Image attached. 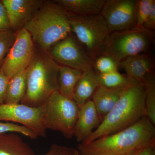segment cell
Here are the masks:
<instances>
[{"label": "cell", "instance_id": "cell-7", "mask_svg": "<svg viewBox=\"0 0 155 155\" xmlns=\"http://www.w3.org/2000/svg\"><path fill=\"white\" fill-rule=\"evenodd\" d=\"M153 31L143 27L109 34L104 53L109 54L119 62L131 56L144 54L153 41Z\"/></svg>", "mask_w": 155, "mask_h": 155}, {"label": "cell", "instance_id": "cell-32", "mask_svg": "<svg viewBox=\"0 0 155 155\" xmlns=\"http://www.w3.org/2000/svg\"><path fill=\"white\" fill-rule=\"evenodd\" d=\"M72 155H81L80 153L77 149H75V151L73 153V154Z\"/></svg>", "mask_w": 155, "mask_h": 155}, {"label": "cell", "instance_id": "cell-18", "mask_svg": "<svg viewBox=\"0 0 155 155\" xmlns=\"http://www.w3.org/2000/svg\"><path fill=\"white\" fill-rule=\"evenodd\" d=\"M0 155H35L30 146L17 133L0 134Z\"/></svg>", "mask_w": 155, "mask_h": 155}, {"label": "cell", "instance_id": "cell-3", "mask_svg": "<svg viewBox=\"0 0 155 155\" xmlns=\"http://www.w3.org/2000/svg\"><path fill=\"white\" fill-rule=\"evenodd\" d=\"M23 28L30 33L35 47L46 52L72 34L67 13L54 1H44Z\"/></svg>", "mask_w": 155, "mask_h": 155}, {"label": "cell", "instance_id": "cell-24", "mask_svg": "<svg viewBox=\"0 0 155 155\" xmlns=\"http://www.w3.org/2000/svg\"><path fill=\"white\" fill-rule=\"evenodd\" d=\"M154 7L155 0H137L136 10V27L138 28L143 26Z\"/></svg>", "mask_w": 155, "mask_h": 155}, {"label": "cell", "instance_id": "cell-16", "mask_svg": "<svg viewBox=\"0 0 155 155\" xmlns=\"http://www.w3.org/2000/svg\"><path fill=\"white\" fill-rule=\"evenodd\" d=\"M100 85L97 73L93 69L82 72L74 89L72 99L79 107L91 100Z\"/></svg>", "mask_w": 155, "mask_h": 155}, {"label": "cell", "instance_id": "cell-27", "mask_svg": "<svg viewBox=\"0 0 155 155\" xmlns=\"http://www.w3.org/2000/svg\"><path fill=\"white\" fill-rule=\"evenodd\" d=\"M75 150L73 148L54 144L51 146L48 151L44 155H72Z\"/></svg>", "mask_w": 155, "mask_h": 155}, {"label": "cell", "instance_id": "cell-2", "mask_svg": "<svg viewBox=\"0 0 155 155\" xmlns=\"http://www.w3.org/2000/svg\"><path fill=\"white\" fill-rule=\"evenodd\" d=\"M143 84L133 81L125 87L116 104L81 144L113 134L133 125L146 116Z\"/></svg>", "mask_w": 155, "mask_h": 155}, {"label": "cell", "instance_id": "cell-30", "mask_svg": "<svg viewBox=\"0 0 155 155\" xmlns=\"http://www.w3.org/2000/svg\"><path fill=\"white\" fill-rule=\"evenodd\" d=\"M143 27L149 30L153 31L155 29V7L153 8L150 14L145 22Z\"/></svg>", "mask_w": 155, "mask_h": 155}, {"label": "cell", "instance_id": "cell-17", "mask_svg": "<svg viewBox=\"0 0 155 155\" xmlns=\"http://www.w3.org/2000/svg\"><path fill=\"white\" fill-rule=\"evenodd\" d=\"M106 0H55L66 13L80 16L101 13Z\"/></svg>", "mask_w": 155, "mask_h": 155}, {"label": "cell", "instance_id": "cell-1", "mask_svg": "<svg viewBox=\"0 0 155 155\" xmlns=\"http://www.w3.org/2000/svg\"><path fill=\"white\" fill-rule=\"evenodd\" d=\"M155 144V125L145 116L116 133L79 143L77 150L81 155H124Z\"/></svg>", "mask_w": 155, "mask_h": 155}, {"label": "cell", "instance_id": "cell-12", "mask_svg": "<svg viewBox=\"0 0 155 155\" xmlns=\"http://www.w3.org/2000/svg\"><path fill=\"white\" fill-rule=\"evenodd\" d=\"M42 0H2L8 16L11 29L16 32L24 27L40 8Z\"/></svg>", "mask_w": 155, "mask_h": 155}, {"label": "cell", "instance_id": "cell-25", "mask_svg": "<svg viewBox=\"0 0 155 155\" xmlns=\"http://www.w3.org/2000/svg\"><path fill=\"white\" fill-rule=\"evenodd\" d=\"M16 32L11 30L0 31V69L16 39Z\"/></svg>", "mask_w": 155, "mask_h": 155}, {"label": "cell", "instance_id": "cell-33", "mask_svg": "<svg viewBox=\"0 0 155 155\" xmlns=\"http://www.w3.org/2000/svg\"><path fill=\"white\" fill-rule=\"evenodd\" d=\"M137 151L134 152L130 153L124 155H134V154H135V153H136L137 152Z\"/></svg>", "mask_w": 155, "mask_h": 155}, {"label": "cell", "instance_id": "cell-21", "mask_svg": "<svg viewBox=\"0 0 155 155\" xmlns=\"http://www.w3.org/2000/svg\"><path fill=\"white\" fill-rule=\"evenodd\" d=\"M145 87L146 116L155 125V78L154 72L148 75L143 82Z\"/></svg>", "mask_w": 155, "mask_h": 155}, {"label": "cell", "instance_id": "cell-19", "mask_svg": "<svg viewBox=\"0 0 155 155\" xmlns=\"http://www.w3.org/2000/svg\"><path fill=\"white\" fill-rule=\"evenodd\" d=\"M27 69L22 70L9 79L5 104H19L25 96L26 90Z\"/></svg>", "mask_w": 155, "mask_h": 155}, {"label": "cell", "instance_id": "cell-15", "mask_svg": "<svg viewBox=\"0 0 155 155\" xmlns=\"http://www.w3.org/2000/svg\"><path fill=\"white\" fill-rule=\"evenodd\" d=\"M125 87L108 88L100 85L96 90L91 100L101 122L116 104Z\"/></svg>", "mask_w": 155, "mask_h": 155}, {"label": "cell", "instance_id": "cell-9", "mask_svg": "<svg viewBox=\"0 0 155 155\" xmlns=\"http://www.w3.org/2000/svg\"><path fill=\"white\" fill-rule=\"evenodd\" d=\"M47 52L62 66L85 72L93 68V61L73 35L58 42Z\"/></svg>", "mask_w": 155, "mask_h": 155}, {"label": "cell", "instance_id": "cell-8", "mask_svg": "<svg viewBox=\"0 0 155 155\" xmlns=\"http://www.w3.org/2000/svg\"><path fill=\"white\" fill-rule=\"evenodd\" d=\"M16 35L15 41L0 69V72L9 78L27 69L35 49L31 35L25 28L17 31Z\"/></svg>", "mask_w": 155, "mask_h": 155}, {"label": "cell", "instance_id": "cell-5", "mask_svg": "<svg viewBox=\"0 0 155 155\" xmlns=\"http://www.w3.org/2000/svg\"><path fill=\"white\" fill-rule=\"evenodd\" d=\"M41 107L42 124L46 130L59 131L68 139L74 137V128L80 109L74 100L57 91Z\"/></svg>", "mask_w": 155, "mask_h": 155}, {"label": "cell", "instance_id": "cell-28", "mask_svg": "<svg viewBox=\"0 0 155 155\" xmlns=\"http://www.w3.org/2000/svg\"><path fill=\"white\" fill-rule=\"evenodd\" d=\"M11 23L5 8L0 1V31L11 30Z\"/></svg>", "mask_w": 155, "mask_h": 155}, {"label": "cell", "instance_id": "cell-11", "mask_svg": "<svg viewBox=\"0 0 155 155\" xmlns=\"http://www.w3.org/2000/svg\"><path fill=\"white\" fill-rule=\"evenodd\" d=\"M20 124L33 131L38 137H46L47 130L42 121L41 107L21 104H0V122Z\"/></svg>", "mask_w": 155, "mask_h": 155}, {"label": "cell", "instance_id": "cell-22", "mask_svg": "<svg viewBox=\"0 0 155 155\" xmlns=\"http://www.w3.org/2000/svg\"><path fill=\"white\" fill-rule=\"evenodd\" d=\"M97 74L100 85L108 88L127 87L134 81L129 79L126 75L120 73L119 71Z\"/></svg>", "mask_w": 155, "mask_h": 155}, {"label": "cell", "instance_id": "cell-6", "mask_svg": "<svg viewBox=\"0 0 155 155\" xmlns=\"http://www.w3.org/2000/svg\"><path fill=\"white\" fill-rule=\"evenodd\" d=\"M72 34L92 61L104 53L110 33L101 14L80 16L67 13Z\"/></svg>", "mask_w": 155, "mask_h": 155}, {"label": "cell", "instance_id": "cell-14", "mask_svg": "<svg viewBox=\"0 0 155 155\" xmlns=\"http://www.w3.org/2000/svg\"><path fill=\"white\" fill-rule=\"evenodd\" d=\"M130 80L143 83L146 78L153 72V63L151 58L142 54L127 58L119 63Z\"/></svg>", "mask_w": 155, "mask_h": 155}, {"label": "cell", "instance_id": "cell-31", "mask_svg": "<svg viewBox=\"0 0 155 155\" xmlns=\"http://www.w3.org/2000/svg\"><path fill=\"white\" fill-rule=\"evenodd\" d=\"M155 144L151 145L139 150L134 155H155Z\"/></svg>", "mask_w": 155, "mask_h": 155}, {"label": "cell", "instance_id": "cell-13", "mask_svg": "<svg viewBox=\"0 0 155 155\" xmlns=\"http://www.w3.org/2000/svg\"><path fill=\"white\" fill-rule=\"evenodd\" d=\"M101 121L91 100L79 109L74 131V137L78 142H83L99 125Z\"/></svg>", "mask_w": 155, "mask_h": 155}, {"label": "cell", "instance_id": "cell-23", "mask_svg": "<svg viewBox=\"0 0 155 155\" xmlns=\"http://www.w3.org/2000/svg\"><path fill=\"white\" fill-rule=\"evenodd\" d=\"M119 67V62L110 55L106 53L101 54L93 61V68L99 74L117 71Z\"/></svg>", "mask_w": 155, "mask_h": 155}, {"label": "cell", "instance_id": "cell-4", "mask_svg": "<svg viewBox=\"0 0 155 155\" xmlns=\"http://www.w3.org/2000/svg\"><path fill=\"white\" fill-rule=\"evenodd\" d=\"M59 65L46 52L35 47L27 68L26 90L21 104L41 107L54 92L58 91Z\"/></svg>", "mask_w": 155, "mask_h": 155}, {"label": "cell", "instance_id": "cell-10", "mask_svg": "<svg viewBox=\"0 0 155 155\" xmlns=\"http://www.w3.org/2000/svg\"><path fill=\"white\" fill-rule=\"evenodd\" d=\"M137 0H106L100 14L110 33L135 28Z\"/></svg>", "mask_w": 155, "mask_h": 155}, {"label": "cell", "instance_id": "cell-29", "mask_svg": "<svg viewBox=\"0 0 155 155\" xmlns=\"http://www.w3.org/2000/svg\"><path fill=\"white\" fill-rule=\"evenodd\" d=\"M10 78L0 72V104L5 103L6 91Z\"/></svg>", "mask_w": 155, "mask_h": 155}, {"label": "cell", "instance_id": "cell-20", "mask_svg": "<svg viewBox=\"0 0 155 155\" xmlns=\"http://www.w3.org/2000/svg\"><path fill=\"white\" fill-rule=\"evenodd\" d=\"M82 72L77 69L60 65L58 85V91L61 94L72 99L74 89Z\"/></svg>", "mask_w": 155, "mask_h": 155}, {"label": "cell", "instance_id": "cell-26", "mask_svg": "<svg viewBox=\"0 0 155 155\" xmlns=\"http://www.w3.org/2000/svg\"><path fill=\"white\" fill-rule=\"evenodd\" d=\"M9 132L21 134L32 139L38 137L33 131L22 125L11 122H0V134Z\"/></svg>", "mask_w": 155, "mask_h": 155}]
</instances>
